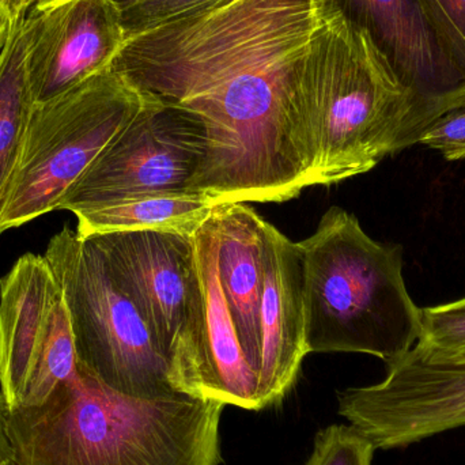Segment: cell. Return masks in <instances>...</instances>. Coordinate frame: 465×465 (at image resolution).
Listing matches in <instances>:
<instances>
[{
  "mask_svg": "<svg viewBox=\"0 0 465 465\" xmlns=\"http://www.w3.org/2000/svg\"><path fill=\"white\" fill-rule=\"evenodd\" d=\"M63 297V295H62ZM78 373V357L64 300L60 301L45 343L18 407H38Z\"/></svg>",
  "mask_w": 465,
  "mask_h": 465,
  "instance_id": "18",
  "label": "cell"
},
{
  "mask_svg": "<svg viewBox=\"0 0 465 465\" xmlns=\"http://www.w3.org/2000/svg\"><path fill=\"white\" fill-rule=\"evenodd\" d=\"M193 246L195 295L187 327L169 355V382L174 392L188 398L254 411L265 409L221 284L214 210L193 234Z\"/></svg>",
  "mask_w": 465,
  "mask_h": 465,
  "instance_id": "7",
  "label": "cell"
},
{
  "mask_svg": "<svg viewBox=\"0 0 465 465\" xmlns=\"http://www.w3.org/2000/svg\"><path fill=\"white\" fill-rule=\"evenodd\" d=\"M87 238L100 249L114 281L138 306L169 358L187 327L195 295L193 234L138 231Z\"/></svg>",
  "mask_w": 465,
  "mask_h": 465,
  "instance_id": "12",
  "label": "cell"
},
{
  "mask_svg": "<svg viewBox=\"0 0 465 465\" xmlns=\"http://www.w3.org/2000/svg\"><path fill=\"white\" fill-rule=\"evenodd\" d=\"M2 465H18V464L15 463V460H14V459H11V460L5 461V463L2 464Z\"/></svg>",
  "mask_w": 465,
  "mask_h": 465,
  "instance_id": "28",
  "label": "cell"
},
{
  "mask_svg": "<svg viewBox=\"0 0 465 465\" xmlns=\"http://www.w3.org/2000/svg\"><path fill=\"white\" fill-rule=\"evenodd\" d=\"M204 152L201 120L147 94L143 108L98 155L59 210L135 193L188 191Z\"/></svg>",
  "mask_w": 465,
  "mask_h": 465,
  "instance_id": "8",
  "label": "cell"
},
{
  "mask_svg": "<svg viewBox=\"0 0 465 465\" xmlns=\"http://www.w3.org/2000/svg\"><path fill=\"white\" fill-rule=\"evenodd\" d=\"M305 343L311 352H360L391 365L417 344L420 308L403 276V248L369 237L331 207L300 241Z\"/></svg>",
  "mask_w": 465,
  "mask_h": 465,
  "instance_id": "4",
  "label": "cell"
},
{
  "mask_svg": "<svg viewBox=\"0 0 465 465\" xmlns=\"http://www.w3.org/2000/svg\"><path fill=\"white\" fill-rule=\"evenodd\" d=\"M465 78V0H420Z\"/></svg>",
  "mask_w": 465,
  "mask_h": 465,
  "instance_id": "22",
  "label": "cell"
},
{
  "mask_svg": "<svg viewBox=\"0 0 465 465\" xmlns=\"http://www.w3.org/2000/svg\"><path fill=\"white\" fill-rule=\"evenodd\" d=\"M410 351L429 363L465 365V297L420 308V335Z\"/></svg>",
  "mask_w": 465,
  "mask_h": 465,
  "instance_id": "19",
  "label": "cell"
},
{
  "mask_svg": "<svg viewBox=\"0 0 465 465\" xmlns=\"http://www.w3.org/2000/svg\"><path fill=\"white\" fill-rule=\"evenodd\" d=\"M35 0H0V11L7 16L11 26L24 21L27 11L30 10Z\"/></svg>",
  "mask_w": 465,
  "mask_h": 465,
  "instance_id": "24",
  "label": "cell"
},
{
  "mask_svg": "<svg viewBox=\"0 0 465 465\" xmlns=\"http://www.w3.org/2000/svg\"><path fill=\"white\" fill-rule=\"evenodd\" d=\"M235 0H146L122 11L127 38L187 16L225 7Z\"/></svg>",
  "mask_w": 465,
  "mask_h": 465,
  "instance_id": "21",
  "label": "cell"
},
{
  "mask_svg": "<svg viewBox=\"0 0 465 465\" xmlns=\"http://www.w3.org/2000/svg\"><path fill=\"white\" fill-rule=\"evenodd\" d=\"M146 101V93L109 68L54 100L35 104L0 209V232L59 210Z\"/></svg>",
  "mask_w": 465,
  "mask_h": 465,
  "instance_id": "6",
  "label": "cell"
},
{
  "mask_svg": "<svg viewBox=\"0 0 465 465\" xmlns=\"http://www.w3.org/2000/svg\"><path fill=\"white\" fill-rule=\"evenodd\" d=\"M62 298L45 256L24 254L0 279V393L8 410L24 399Z\"/></svg>",
  "mask_w": 465,
  "mask_h": 465,
  "instance_id": "14",
  "label": "cell"
},
{
  "mask_svg": "<svg viewBox=\"0 0 465 465\" xmlns=\"http://www.w3.org/2000/svg\"><path fill=\"white\" fill-rule=\"evenodd\" d=\"M44 256L67 306L78 365L120 395L144 401L179 395L169 382L168 354L97 245L64 228L49 240Z\"/></svg>",
  "mask_w": 465,
  "mask_h": 465,
  "instance_id": "5",
  "label": "cell"
},
{
  "mask_svg": "<svg viewBox=\"0 0 465 465\" xmlns=\"http://www.w3.org/2000/svg\"><path fill=\"white\" fill-rule=\"evenodd\" d=\"M22 25L35 104L108 71L127 41L112 0H35Z\"/></svg>",
  "mask_w": 465,
  "mask_h": 465,
  "instance_id": "10",
  "label": "cell"
},
{
  "mask_svg": "<svg viewBox=\"0 0 465 465\" xmlns=\"http://www.w3.org/2000/svg\"><path fill=\"white\" fill-rule=\"evenodd\" d=\"M13 459V448L7 436V404L0 393V465Z\"/></svg>",
  "mask_w": 465,
  "mask_h": 465,
  "instance_id": "25",
  "label": "cell"
},
{
  "mask_svg": "<svg viewBox=\"0 0 465 465\" xmlns=\"http://www.w3.org/2000/svg\"><path fill=\"white\" fill-rule=\"evenodd\" d=\"M338 411L376 450H401L465 426V365H437L411 351L379 384L338 393Z\"/></svg>",
  "mask_w": 465,
  "mask_h": 465,
  "instance_id": "9",
  "label": "cell"
},
{
  "mask_svg": "<svg viewBox=\"0 0 465 465\" xmlns=\"http://www.w3.org/2000/svg\"><path fill=\"white\" fill-rule=\"evenodd\" d=\"M320 16L292 98L313 146L316 185L330 187L420 143L425 127L411 92L369 33L341 14Z\"/></svg>",
  "mask_w": 465,
  "mask_h": 465,
  "instance_id": "3",
  "label": "cell"
},
{
  "mask_svg": "<svg viewBox=\"0 0 465 465\" xmlns=\"http://www.w3.org/2000/svg\"><path fill=\"white\" fill-rule=\"evenodd\" d=\"M376 447L351 425L328 426L317 433L303 465H371Z\"/></svg>",
  "mask_w": 465,
  "mask_h": 465,
  "instance_id": "20",
  "label": "cell"
},
{
  "mask_svg": "<svg viewBox=\"0 0 465 465\" xmlns=\"http://www.w3.org/2000/svg\"><path fill=\"white\" fill-rule=\"evenodd\" d=\"M369 33L411 92L423 127L465 105V78L420 0H316Z\"/></svg>",
  "mask_w": 465,
  "mask_h": 465,
  "instance_id": "11",
  "label": "cell"
},
{
  "mask_svg": "<svg viewBox=\"0 0 465 465\" xmlns=\"http://www.w3.org/2000/svg\"><path fill=\"white\" fill-rule=\"evenodd\" d=\"M120 10L124 11L128 8L134 7V5H141V3L146 2V0H112Z\"/></svg>",
  "mask_w": 465,
  "mask_h": 465,
  "instance_id": "27",
  "label": "cell"
},
{
  "mask_svg": "<svg viewBox=\"0 0 465 465\" xmlns=\"http://www.w3.org/2000/svg\"><path fill=\"white\" fill-rule=\"evenodd\" d=\"M22 22L11 26L10 35L0 51V209L18 165L35 106L27 79Z\"/></svg>",
  "mask_w": 465,
  "mask_h": 465,
  "instance_id": "17",
  "label": "cell"
},
{
  "mask_svg": "<svg viewBox=\"0 0 465 465\" xmlns=\"http://www.w3.org/2000/svg\"><path fill=\"white\" fill-rule=\"evenodd\" d=\"M262 290L260 301L259 392L264 407L278 403L300 374L305 343L303 262L298 242L262 223Z\"/></svg>",
  "mask_w": 465,
  "mask_h": 465,
  "instance_id": "13",
  "label": "cell"
},
{
  "mask_svg": "<svg viewBox=\"0 0 465 465\" xmlns=\"http://www.w3.org/2000/svg\"><path fill=\"white\" fill-rule=\"evenodd\" d=\"M320 19L316 0H235L127 38L111 70L203 125L188 191L220 204L283 203L316 185L292 86Z\"/></svg>",
  "mask_w": 465,
  "mask_h": 465,
  "instance_id": "1",
  "label": "cell"
},
{
  "mask_svg": "<svg viewBox=\"0 0 465 465\" xmlns=\"http://www.w3.org/2000/svg\"><path fill=\"white\" fill-rule=\"evenodd\" d=\"M11 32V24L8 21L7 16L0 11V51L5 46V41H7L8 35Z\"/></svg>",
  "mask_w": 465,
  "mask_h": 465,
  "instance_id": "26",
  "label": "cell"
},
{
  "mask_svg": "<svg viewBox=\"0 0 465 465\" xmlns=\"http://www.w3.org/2000/svg\"><path fill=\"white\" fill-rule=\"evenodd\" d=\"M223 404L120 395L78 365L38 407L7 409L18 465H220Z\"/></svg>",
  "mask_w": 465,
  "mask_h": 465,
  "instance_id": "2",
  "label": "cell"
},
{
  "mask_svg": "<svg viewBox=\"0 0 465 465\" xmlns=\"http://www.w3.org/2000/svg\"><path fill=\"white\" fill-rule=\"evenodd\" d=\"M420 144L437 150L448 161L465 158V105L442 114L426 128Z\"/></svg>",
  "mask_w": 465,
  "mask_h": 465,
  "instance_id": "23",
  "label": "cell"
},
{
  "mask_svg": "<svg viewBox=\"0 0 465 465\" xmlns=\"http://www.w3.org/2000/svg\"><path fill=\"white\" fill-rule=\"evenodd\" d=\"M218 202L193 191H163L122 196L71 207L81 238L117 232H195L209 220Z\"/></svg>",
  "mask_w": 465,
  "mask_h": 465,
  "instance_id": "16",
  "label": "cell"
},
{
  "mask_svg": "<svg viewBox=\"0 0 465 465\" xmlns=\"http://www.w3.org/2000/svg\"><path fill=\"white\" fill-rule=\"evenodd\" d=\"M214 214L220 234L221 284L243 354L257 376L264 220L245 203L218 204Z\"/></svg>",
  "mask_w": 465,
  "mask_h": 465,
  "instance_id": "15",
  "label": "cell"
}]
</instances>
